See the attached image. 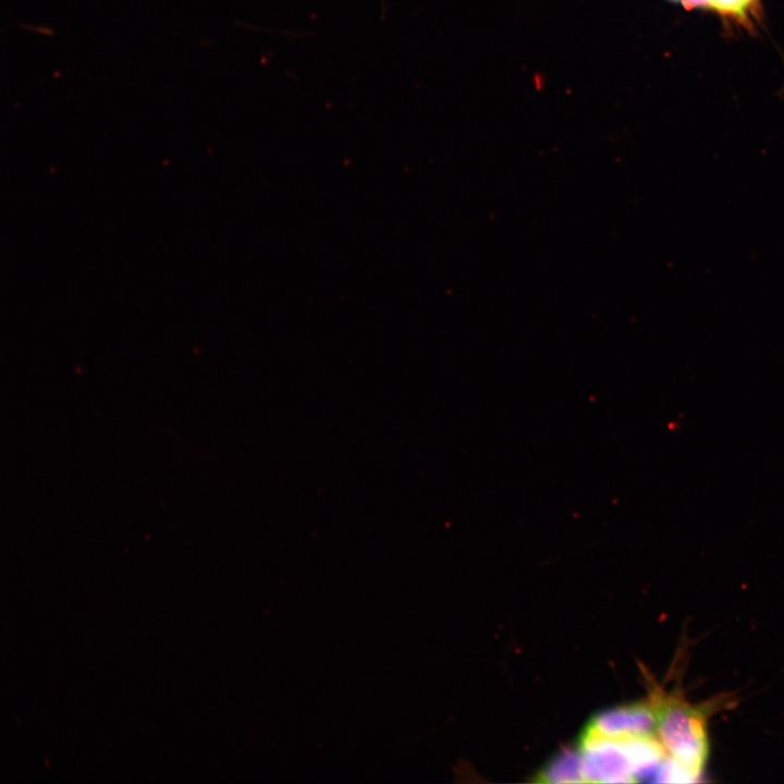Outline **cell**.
Wrapping results in <instances>:
<instances>
[{
    "mask_svg": "<svg viewBox=\"0 0 784 784\" xmlns=\"http://www.w3.org/2000/svg\"><path fill=\"white\" fill-rule=\"evenodd\" d=\"M657 716V736L670 758L696 781L703 772L709 742L706 707L689 703L679 694L656 689L650 696Z\"/></svg>",
    "mask_w": 784,
    "mask_h": 784,
    "instance_id": "cell-1",
    "label": "cell"
},
{
    "mask_svg": "<svg viewBox=\"0 0 784 784\" xmlns=\"http://www.w3.org/2000/svg\"><path fill=\"white\" fill-rule=\"evenodd\" d=\"M587 783L636 782L634 764L624 738L583 732L578 742Z\"/></svg>",
    "mask_w": 784,
    "mask_h": 784,
    "instance_id": "cell-2",
    "label": "cell"
},
{
    "mask_svg": "<svg viewBox=\"0 0 784 784\" xmlns=\"http://www.w3.org/2000/svg\"><path fill=\"white\" fill-rule=\"evenodd\" d=\"M584 732L616 739L657 735L653 701L649 697L644 701L604 709L591 716Z\"/></svg>",
    "mask_w": 784,
    "mask_h": 784,
    "instance_id": "cell-3",
    "label": "cell"
},
{
    "mask_svg": "<svg viewBox=\"0 0 784 784\" xmlns=\"http://www.w3.org/2000/svg\"><path fill=\"white\" fill-rule=\"evenodd\" d=\"M532 782L547 784L587 783L579 748L566 747L556 752L537 772Z\"/></svg>",
    "mask_w": 784,
    "mask_h": 784,
    "instance_id": "cell-4",
    "label": "cell"
}]
</instances>
